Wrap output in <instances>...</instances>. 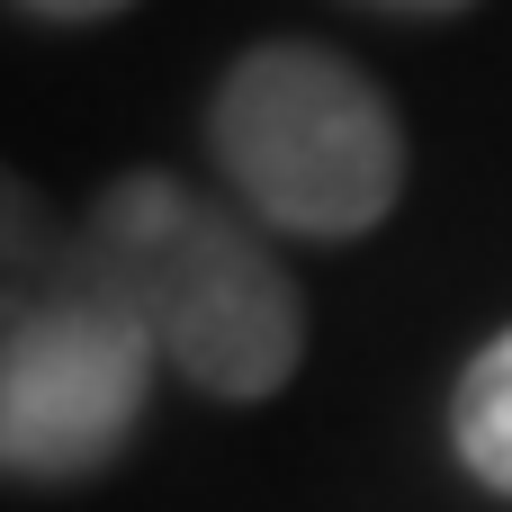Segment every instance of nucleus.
Returning a JSON list of instances; mask_svg holds the SVG:
<instances>
[{
  "label": "nucleus",
  "instance_id": "7ed1b4c3",
  "mask_svg": "<svg viewBox=\"0 0 512 512\" xmlns=\"http://www.w3.org/2000/svg\"><path fill=\"white\" fill-rule=\"evenodd\" d=\"M162 351L135 324V306L72 261V279L0 342V477L18 486H81L126 459L144 432Z\"/></svg>",
  "mask_w": 512,
  "mask_h": 512
},
{
  "label": "nucleus",
  "instance_id": "423d86ee",
  "mask_svg": "<svg viewBox=\"0 0 512 512\" xmlns=\"http://www.w3.org/2000/svg\"><path fill=\"white\" fill-rule=\"evenodd\" d=\"M9 9H27L45 27H99V18H126L135 0H9Z\"/></svg>",
  "mask_w": 512,
  "mask_h": 512
},
{
  "label": "nucleus",
  "instance_id": "39448f33",
  "mask_svg": "<svg viewBox=\"0 0 512 512\" xmlns=\"http://www.w3.org/2000/svg\"><path fill=\"white\" fill-rule=\"evenodd\" d=\"M450 441H459V468L486 495H512V324L459 369V387H450Z\"/></svg>",
  "mask_w": 512,
  "mask_h": 512
},
{
  "label": "nucleus",
  "instance_id": "f03ea898",
  "mask_svg": "<svg viewBox=\"0 0 512 512\" xmlns=\"http://www.w3.org/2000/svg\"><path fill=\"white\" fill-rule=\"evenodd\" d=\"M207 153L234 207L288 243H360L405 198V117L351 54L270 36L207 99Z\"/></svg>",
  "mask_w": 512,
  "mask_h": 512
},
{
  "label": "nucleus",
  "instance_id": "20e7f679",
  "mask_svg": "<svg viewBox=\"0 0 512 512\" xmlns=\"http://www.w3.org/2000/svg\"><path fill=\"white\" fill-rule=\"evenodd\" d=\"M81 261V225H54V207L0 162V342L72 279Z\"/></svg>",
  "mask_w": 512,
  "mask_h": 512
},
{
  "label": "nucleus",
  "instance_id": "f257e3e1",
  "mask_svg": "<svg viewBox=\"0 0 512 512\" xmlns=\"http://www.w3.org/2000/svg\"><path fill=\"white\" fill-rule=\"evenodd\" d=\"M90 270L135 306L162 369L216 405H261L306 360V288L243 207L171 171H117L81 216Z\"/></svg>",
  "mask_w": 512,
  "mask_h": 512
},
{
  "label": "nucleus",
  "instance_id": "0eeeda50",
  "mask_svg": "<svg viewBox=\"0 0 512 512\" xmlns=\"http://www.w3.org/2000/svg\"><path fill=\"white\" fill-rule=\"evenodd\" d=\"M360 9H387V18H459L477 0H360Z\"/></svg>",
  "mask_w": 512,
  "mask_h": 512
}]
</instances>
